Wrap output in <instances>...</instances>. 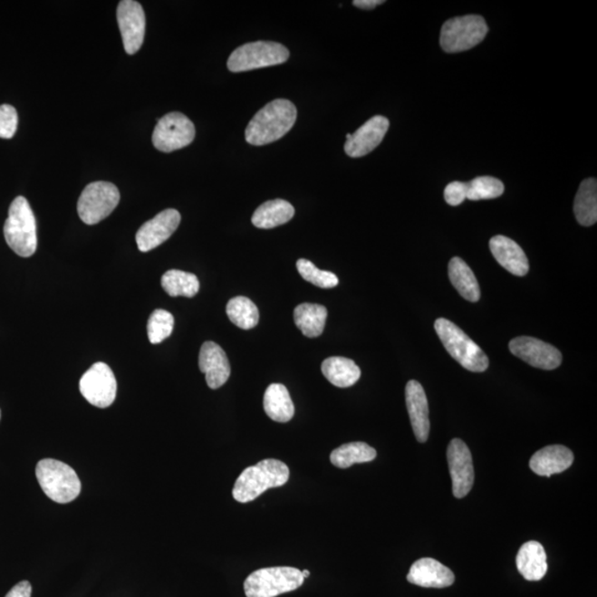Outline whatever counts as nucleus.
<instances>
[{
  "mask_svg": "<svg viewBox=\"0 0 597 597\" xmlns=\"http://www.w3.org/2000/svg\"><path fill=\"white\" fill-rule=\"evenodd\" d=\"M408 581L411 584L421 588L444 589L453 585L455 575L451 570L430 558L416 561L408 574Z\"/></svg>",
  "mask_w": 597,
  "mask_h": 597,
  "instance_id": "19",
  "label": "nucleus"
},
{
  "mask_svg": "<svg viewBox=\"0 0 597 597\" xmlns=\"http://www.w3.org/2000/svg\"><path fill=\"white\" fill-rule=\"evenodd\" d=\"M309 575H310V572L308 570L303 571V579L309 578Z\"/></svg>",
  "mask_w": 597,
  "mask_h": 597,
  "instance_id": "39",
  "label": "nucleus"
},
{
  "mask_svg": "<svg viewBox=\"0 0 597 597\" xmlns=\"http://www.w3.org/2000/svg\"><path fill=\"white\" fill-rule=\"evenodd\" d=\"M198 365L200 372L206 376V383L212 390H217L227 382L230 376V364L225 351L218 344L207 341L200 348Z\"/></svg>",
  "mask_w": 597,
  "mask_h": 597,
  "instance_id": "17",
  "label": "nucleus"
},
{
  "mask_svg": "<svg viewBox=\"0 0 597 597\" xmlns=\"http://www.w3.org/2000/svg\"><path fill=\"white\" fill-rule=\"evenodd\" d=\"M488 34L486 20L477 14H467L448 20L440 32V46L444 52H467L479 44Z\"/></svg>",
  "mask_w": 597,
  "mask_h": 597,
  "instance_id": "8",
  "label": "nucleus"
},
{
  "mask_svg": "<svg viewBox=\"0 0 597 597\" xmlns=\"http://www.w3.org/2000/svg\"><path fill=\"white\" fill-rule=\"evenodd\" d=\"M194 139L193 122L187 115L179 112L169 113L160 119L152 138L155 149L164 153L187 148Z\"/></svg>",
  "mask_w": 597,
  "mask_h": 597,
  "instance_id": "10",
  "label": "nucleus"
},
{
  "mask_svg": "<svg viewBox=\"0 0 597 597\" xmlns=\"http://www.w3.org/2000/svg\"><path fill=\"white\" fill-rule=\"evenodd\" d=\"M321 370L325 379L340 389L353 386L361 378V370L354 361L341 356L324 360Z\"/></svg>",
  "mask_w": 597,
  "mask_h": 597,
  "instance_id": "25",
  "label": "nucleus"
},
{
  "mask_svg": "<svg viewBox=\"0 0 597 597\" xmlns=\"http://www.w3.org/2000/svg\"><path fill=\"white\" fill-rule=\"evenodd\" d=\"M38 483L49 499L69 504L78 498L82 483L72 467L56 459L40 460L36 467Z\"/></svg>",
  "mask_w": 597,
  "mask_h": 597,
  "instance_id": "5",
  "label": "nucleus"
},
{
  "mask_svg": "<svg viewBox=\"0 0 597 597\" xmlns=\"http://www.w3.org/2000/svg\"><path fill=\"white\" fill-rule=\"evenodd\" d=\"M117 380L108 364L98 362L80 380V392L90 404L107 409L117 398Z\"/></svg>",
  "mask_w": 597,
  "mask_h": 597,
  "instance_id": "11",
  "label": "nucleus"
},
{
  "mask_svg": "<svg viewBox=\"0 0 597 597\" xmlns=\"http://www.w3.org/2000/svg\"><path fill=\"white\" fill-rule=\"evenodd\" d=\"M174 330V317L167 310H155L149 319L148 335L149 342L159 344L167 340Z\"/></svg>",
  "mask_w": 597,
  "mask_h": 597,
  "instance_id": "33",
  "label": "nucleus"
},
{
  "mask_svg": "<svg viewBox=\"0 0 597 597\" xmlns=\"http://www.w3.org/2000/svg\"><path fill=\"white\" fill-rule=\"evenodd\" d=\"M294 208L287 200L274 199L260 205L253 215L255 227L271 229L287 224L294 218Z\"/></svg>",
  "mask_w": 597,
  "mask_h": 597,
  "instance_id": "23",
  "label": "nucleus"
},
{
  "mask_svg": "<svg viewBox=\"0 0 597 597\" xmlns=\"http://www.w3.org/2000/svg\"><path fill=\"white\" fill-rule=\"evenodd\" d=\"M32 585L28 581L19 582L5 597H32Z\"/></svg>",
  "mask_w": 597,
  "mask_h": 597,
  "instance_id": "37",
  "label": "nucleus"
},
{
  "mask_svg": "<svg viewBox=\"0 0 597 597\" xmlns=\"http://www.w3.org/2000/svg\"><path fill=\"white\" fill-rule=\"evenodd\" d=\"M117 187L108 182H94L83 189L78 202V214L87 225H97L111 215L120 203Z\"/></svg>",
  "mask_w": 597,
  "mask_h": 597,
  "instance_id": "9",
  "label": "nucleus"
},
{
  "mask_svg": "<svg viewBox=\"0 0 597 597\" xmlns=\"http://www.w3.org/2000/svg\"><path fill=\"white\" fill-rule=\"evenodd\" d=\"M5 239L20 257L27 258L36 253L38 246L37 223L28 200L19 197L9 207L4 226Z\"/></svg>",
  "mask_w": 597,
  "mask_h": 597,
  "instance_id": "3",
  "label": "nucleus"
},
{
  "mask_svg": "<svg viewBox=\"0 0 597 597\" xmlns=\"http://www.w3.org/2000/svg\"><path fill=\"white\" fill-rule=\"evenodd\" d=\"M390 121L382 115H376L365 122L358 131L351 134L344 145L345 153L350 158H363L379 147L388 133Z\"/></svg>",
  "mask_w": 597,
  "mask_h": 597,
  "instance_id": "16",
  "label": "nucleus"
},
{
  "mask_svg": "<svg viewBox=\"0 0 597 597\" xmlns=\"http://www.w3.org/2000/svg\"><path fill=\"white\" fill-rule=\"evenodd\" d=\"M376 457V450L370 445L356 441L341 446L331 453L330 460L341 469L349 468L354 464L370 463Z\"/></svg>",
  "mask_w": 597,
  "mask_h": 597,
  "instance_id": "29",
  "label": "nucleus"
},
{
  "mask_svg": "<svg viewBox=\"0 0 597 597\" xmlns=\"http://www.w3.org/2000/svg\"><path fill=\"white\" fill-rule=\"evenodd\" d=\"M228 318L240 329L250 330L259 323V310L252 300L246 297H235L229 300L226 307Z\"/></svg>",
  "mask_w": 597,
  "mask_h": 597,
  "instance_id": "31",
  "label": "nucleus"
},
{
  "mask_svg": "<svg viewBox=\"0 0 597 597\" xmlns=\"http://www.w3.org/2000/svg\"><path fill=\"white\" fill-rule=\"evenodd\" d=\"M489 247L495 259L510 274L524 277L529 271V260L518 244L505 236H495Z\"/></svg>",
  "mask_w": 597,
  "mask_h": 597,
  "instance_id": "20",
  "label": "nucleus"
},
{
  "mask_svg": "<svg viewBox=\"0 0 597 597\" xmlns=\"http://www.w3.org/2000/svg\"><path fill=\"white\" fill-rule=\"evenodd\" d=\"M444 197L446 203L450 206H458L467 199V183L453 182L445 188Z\"/></svg>",
  "mask_w": 597,
  "mask_h": 597,
  "instance_id": "36",
  "label": "nucleus"
},
{
  "mask_svg": "<svg viewBox=\"0 0 597 597\" xmlns=\"http://www.w3.org/2000/svg\"><path fill=\"white\" fill-rule=\"evenodd\" d=\"M117 17L125 52L137 53L142 47L147 27L143 7L134 0H123L119 4Z\"/></svg>",
  "mask_w": 597,
  "mask_h": 597,
  "instance_id": "13",
  "label": "nucleus"
},
{
  "mask_svg": "<svg viewBox=\"0 0 597 597\" xmlns=\"http://www.w3.org/2000/svg\"><path fill=\"white\" fill-rule=\"evenodd\" d=\"M162 287L170 297L193 298L198 294L199 280L194 274L182 270H169L163 274Z\"/></svg>",
  "mask_w": 597,
  "mask_h": 597,
  "instance_id": "30",
  "label": "nucleus"
},
{
  "mask_svg": "<svg viewBox=\"0 0 597 597\" xmlns=\"http://www.w3.org/2000/svg\"><path fill=\"white\" fill-rule=\"evenodd\" d=\"M288 466L277 459H265L257 465L248 467L236 480L233 496L240 504L257 499L265 491L278 488L288 483Z\"/></svg>",
  "mask_w": 597,
  "mask_h": 597,
  "instance_id": "2",
  "label": "nucleus"
},
{
  "mask_svg": "<svg viewBox=\"0 0 597 597\" xmlns=\"http://www.w3.org/2000/svg\"><path fill=\"white\" fill-rule=\"evenodd\" d=\"M382 4H384L383 0H354L353 2L355 7L368 10L378 7L379 5Z\"/></svg>",
  "mask_w": 597,
  "mask_h": 597,
  "instance_id": "38",
  "label": "nucleus"
},
{
  "mask_svg": "<svg viewBox=\"0 0 597 597\" xmlns=\"http://www.w3.org/2000/svg\"><path fill=\"white\" fill-rule=\"evenodd\" d=\"M509 349L516 358L536 369L551 371L558 369L562 363V354L558 349L531 336L514 339Z\"/></svg>",
  "mask_w": 597,
  "mask_h": 597,
  "instance_id": "12",
  "label": "nucleus"
},
{
  "mask_svg": "<svg viewBox=\"0 0 597 597\" xmlns=\"http://www.w3.org/2000/svg\"><path fill=\"white\" fill-rule=\"evenodd\" d=\"M265 414L278 423H288L294 415V405L287 388L283 384H271L264 396Z\"/></svg>",
  "mask_w": 597,
  "mask_h": 597,
  "instance_id": "24",
  "label": "nucleus"
},
{
  "mask_svg": "<svg viewBox=\"0 0 597 597\" xmlns=\"http://www.w3.org/2000/svg\"><path fill=\"white\" fill-rule=\"evenodd\" d=\"M297 269L301 277L319 288L331 289L339 284V279L334 274L318 269L307 259H299Z\"/></svg>",
  "mask_w": 597,
  "mask_h": 597,
  "instance_id": "34",
  "label": "nucleus"
},
{
  "mask_svg": "<svg viewBox=\"0 0 597 597\" xmlns=\"http://www.w3.org/2000/svg\"><path fill=\"white\" fill-rule=\"evenodd\" d=\"M504 192V183L491 177H479L467 183V199L469 200L498 198Z\"/></svg>",
  "mask_w": 597,
  "mask_h": 597,
  "instance_id": "32",
  "label": "nucleus"
},
{
  "mask_svg": "<svg viewBox=\"0 0 597 597\" xmlns=\"http://www.w3.org/2000/svg\"><path fill=\"white\" fill-rule=\"evenodd\" d=\"M180 214L177 209H167L142 225L137 233L140 252L148 253L167 242L180 224Z\"/></svg>",
  "mask_w": 597,
  "mask_h": 597,
  "instance_id": "15",
  "label": "nucleus"
},
{
  "mask_svg": "<svg viewBox=\"0 0 597 597\" xmlns=\"http://www.w3.org/2000/svg\"><path fill=\"white\" fill-rule=\"evenodd\" d=\"M516 568L528 581H540L548 571L546 554L544 546L536 541L526 542L516 555Z\"/></svg>",
  "mask_w": 597,
  "mask_h": 597,
  "instance_id": "22",
  "label": "nucleus"
},
{
  "mask_svg": "<svg viewBox=\"0 0 597 597\" xmlns=\"http://www.w3.org/2000/svg\"><path fill=\"white\" fill-rule=\"evenodd\" d=\"M435 330L451 358L457 361L464 369L477 373L485 372L488 369V356L457 325L440 318L436 320Z\"/></svg>",
  "mask_w": 597,
  "mask_h": 597,
  "instance_id": "4",
  "label": "nucleus"
},
{
  "mask_svg": "<svg viewBox=\"0 0 597 597\" xmlns=\"http://www.w3.org/2000/svg\"><path fill=\"white\" fill-rule=\"evenodd\" d=\"M405 395L415 438L419 443H426L429 436L430 421L428 400L423 386L418 380H411L406 385Z\"/></svg>",
  "mask_w": 597,
  "mask_h": 597,
  "instance_id": "18",
  "label": "nucleus"
},
{
  "mask_svg": "<svg viewBox=\"0 0 597 597\" xmlns=\"http://www.w3.org/2000/svg\"><path fill=\"white\" fill-rule=\"evenodd\" d=\"M297 121V108L289 100L269 102L249 122L245 137L249 144L262 147L284 138Z\"/></svg>",
  "mask_w": 597,
  "mask_h": 597,
  "instance_id": "1",
  "label": "nucleus"
},
{
  "mask_svg": "<svg viewBox=\"0 0 597 597\" xmlns=\"http://www.w3.org/2000/svg\"><path fill=\"white\" fill-rule=\"evenodd\" d=\"M18 114L13 105H0V138L12 139L16 134Z\"/></svg>",
  "mask_w": 597,
  "mask_h": 597,
  "instance_id": "35",
  "label": "nucleus"
},
{
  "mask_svg": "<svg viewBox=\"0 0 597 597\" xmlns=\"http://www.w3.org/2000/svg\"><path fill=\"white\" fill-rule=\"evenodd\" d=\"M303 581L299 569L275 566L253 572L246 579L244 590L247 597H275L299 589Z\"/></svg>",
  "mask_w": 597,
  "mask_h": 597,
  "instance_id": "6",
  "label": "nucleus"
},
{
  "mask_svg": "<svg viewBox=\"0 0 597 597\" xmlns=\"http://www.w3.org/2000/svg\"><path fill=\"white\" fill-rule=\"evenodd\" d=\"M294 323L303 335L318 338L323 333L328 310L321 304L303 303L294 309Z\"/></svg>",
  "mask_w": 597,
  "mask_h": 597,
  "instance_id": "27",
  "label": "nucleus"
},
{
  "mask_svg": "<svg viewBox=\"0 0 597 597\" xmlns=\"http://www.w3.org/2000/svg\"><path fill=\"white\" fill-rule=\"evenodd\" d=\"M448 274L451 284L458 291L461 297L477 303L480 299V288L473 270L463 259L455 257L450 260Z\"/></svg>",
  "mask_w": 597,
  "mask_h": 597,
  "instance_id": "26",
  "label": "nucleus"
},
{
  "mask_svg": "<svg viewBox=\"0 0 597 597\" xmlns=\"http://www.w3.org/2000/svg\"><path fill=\"white\" fill-rule=\"evenodd\" d=\"M573 460V453L564 446H548L532 456L530 468L536 475L551 477L569 469Z\"/></svg>",
  "mask_w": 597,
  "mask_h": 597,
  "instance_id": "21",
  "label": "nucleus"
},
{
  "mask_svg": "<svg viewBox=\"0 0 597 597\" xmlns=\"http://www.w3.org/2000/svg\"><path fill=\"white\" fill-rule=\"evenodd\" d=\"M290 53L284 44L274 42H255L243 44L235 49L228 59L227 67L232 72H246L252 70L278 66L284 63Z\"/></svg>",
  "mask_w": 597,
  "mask_h": 597,
  "instance_id": "7",
  "label": "nucleus"
},
{
  "mask_svg": "<svg viewBox=\"0 0 597 597\" xmlns=\"http://www.w3.org/2000/svg\"><path fill=\"white\" fill-rule=\"evenodd\" d=\"M0 416H2V413H0Z\"/></svg>",
  "mask_w": 597,
  "mask_h": 597,
  "instance_id": "40",
  "label": "nucleus"
},
{
  "mask_svg": "<svg viewBox=\"0 0 597 597\" xmlns=\"http://www.w3.org/2000/svg\"><path fill=\"white\" fill-rule=\"evenodd\" d=\"M448 459L454 496L464 498L473 488L475 470L470 450L463 440L456 438L450 441Z\"/></svg>",
  "mask_w": 597,
  "mask_h": 597,
  "instance_id": "14",
  "label": "nucleus"
},
{
  "mask_svg": "<svg viewBox=\"0 0 597 597\" xmlns=\"http://www.w3.org/2000/svg\"><path fill=\"white\" fill-rule=\"evenodd\" d=\"M576 220L582 226L589 227L597 222V182L588 178L581 183L574 200Z\"/></svg>",
  "mask_w": 597,
  "mask_h": 597,
  "instance_id": "28",
  "label": "nucleus"
}]
</instances>
